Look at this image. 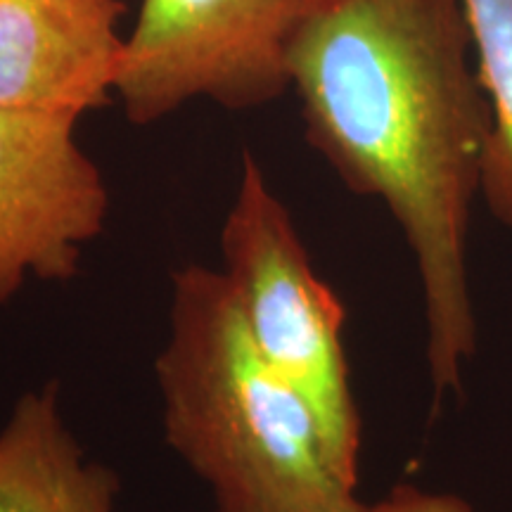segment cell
<instances>
[{
  "mask_svg": "<svg viewBox=\"0 0 512 512\" xmlns=\"http://www.w3.org/2000/svg\"><path fill=\"white\" fill-rule=\"evenodd\" d=\"M119 489L64 422L55 382L19 396L0 430V512H117Z\"/></svg>",
  "mask_w": 512,
  "mask_h": 512,
  "instance_id": "obj_7",
  "label": "cell"
},
{
  "mask_svg": "<svg viewBox=\"0 0 512 512\" xmlns=\"http://www.w3.org/2000/svg\"><path fill=\"white\" fill-rule=\"evenodd\" d=\"M320 0H143L114 98L136 126L192 100L242 112L290 91L287 50Z\"/></svg>",
  "mask_w": 512,
  "mask_h": 512,
  "instance_id": "obj_4",
  "label": "cell"
},
{
  "mask_svg": "<svg viewBox=\"0 0 512 512\" xmlns=\"http://www.w3.org/2000/svg\"><path fill=\"white\" fill-rule=\"evenodd\" d=\"M330 512H475V508L456 494H441V491H425L418 486L401 484L375 503L354 501Z\"/></svg>",
  "mask_w": 512,
  "mask_h": 512,
  "instance_id": "obj_9",
  "label": "cell"
},
{
  "mask_svg": "<svg viewBox=\"0 0 512 512\" xmlns=\"http://www.w3.org/2000/svg\"><path fill=\"white\" fill-rule=\"evenodd\" d=\"M76 124L74 114L0 105V306L29 278H72L105 230L110 190Z\"/></svg>",
  "mask_w": 512,
  "mask_h": 512,
  "instance_id": "obj_5",
  "label": "cell"
},
{
  "mask_svg": "<svg viewBox=\"0 0 512 512\" xmlns=\"http://www.w3.org/2000/svg\"><path fill=\"white\" fill-rule=\"evenodd\" d=\"M470 48L460 0H320L287 50L309 145L408 242L437 399L477 349L467 233L494 117Z\"/></svg>",
  "mask_w": 512,
  "mask_h": 512,
  "instance_id": "obj_1",
  "label": "cell"
},
{
  "mask_svg": "<svg viewBox=\"0 0 512 512\" xmlns=\"http://www.w3.org/2000/svg\"><path fill=\"white\" fill-rule=\"evenodd\" d=\"M155 375L166 444L207 484L216 512H330L358 501L316 413L254 347L221 268L171 275Z\"/></svg>",
  "mask_w": 512,
  "mask_h": 512,
  "instance_id": "obj_2",
  "label": "cell"
},
{
  "mask_svg": "<svg viewBox=\"0 0 512 512\" xmlns=\"http://www.w3.org/2000/svg\"><path fill=\"white\" fill-rule=\"evenodd\" d=\"M477 74L489 98L491 128L486 147L482 197L491 214L512 228V0H460Z\"/></svg>",
  "mask_w": 512,
  "mask_h": 512,
  "instance_id": "obj_8",
  "label": "cell"
},
{
  "mask_svg": "<svg viewBox=\"0 0 512 512\" xmlns=\"http://www.w3.org/2000/svg\"><path fill=\"white\" fill-rule=\"evenodd\" d=\"M221 261L254 347L304 396L337 467L358 486L361 415L344 356V306L313 271L292 214L249 150L221 228Z\"/></svg>",
  "mask_w": 512,
  "mask_h": 512,
  "instance_id": "obj_3",
  "label": "cell"
},
{
  "mask_svg": "<svg viewBox=\"0 0 512 512\" xmlns=\"http://www.w3.org/2000/svg\"><path fill=\"white\" fill-rule=\"evenodd\" d=\"M121 0H0V105L83 117L110 105Z\"/></svg>",
  "mask_w": 512,
  "mask_h": 512,
  "instance_id": "obj_6",
  "label": "cell"
}]
</instances>
